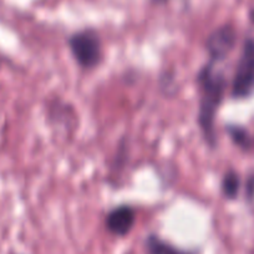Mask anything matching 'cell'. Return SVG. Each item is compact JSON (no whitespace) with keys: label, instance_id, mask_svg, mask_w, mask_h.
Listing matches in <instances>:
<instances>
[{"label":"cell","instance_id":"obj_9","mask_svg":"<svg viewBox=\"0 0 254 254\" xmlns=\"http://www.w3.org/2000/svg\"><path fill=\"white\" fill-rule=\"evenodd\" d=\"M247 197L249 199L254 198V175L251 176L247 182Z\"/></svg>","mask_w":254,"mask_h":254},{"label":"cell","instance_id":"obj_1","mask_svg":"<svg viewBox=\"0 0 254 254\" xmlns=\"http://www.w3.org/2000/svg\"><path fill=\"white\" fill-rule=\"evenodd\" d=\"M198 85V114L197 122L204 141L211 148L217 146L216 117L227 90L224 74L216 69V64L208 61L198 70L196 76Z\"/></svg>","mask_w":254,"mask_h":254},{"label":"cell","instance_id":"obj_7","mask_svg":"<svg viewBox=\"0 0 254 254\" xmlns=\"http://www.w3.org/2000/svg\"><path fill=\"white\" fill-rule=\"evenodd\" d=\"M241 188V178L236 171L231 170L223 176L221 183V190L227 199H236Z\"/></svg>","mask_w":254,"mask_h":254},{"label":"cell","instance_id":"obj_8","mask_svg":"<svg viewBox=\"0 0 254 254\" xmlns=\"http://www.w3.org/2000/svg\"><path fill=\"white\" fill-rule=\"evenodd\" d=\"M226 130L227 132H228L229 137L232 138V141H233L238 147L243 148V150H248L249 146L252 145V141L251 137H249L248 131H247L244 127L236 126V125H228Z\"/></svg>","mask_w":254,"mask_h":254},{"label":"cell","instance_id":"obj_5","mask_svg":"<svg viewBox=\"0 0 254 254\" xmlns=\"http://www.w3.org/2000/svg\"><path fill=\"white\" fill-rule=\"evenodd\" d=\"M136 223V211L128 204H121L112 208L105 217V227L109 233L116 237H125L132 231Z\"/></svg>","mask_w":254,"mask_h":254},{"label":"cell","instance_id":"obj_3","mask_svg":"<svg viewBox=\"0 0 254 254\" xmlns=\"http://www.w3.org/2000/svg\"><path fill=\"white\" fill-rule=\"evenodd\" d=\"M254 94V39H246L232 80V96L247 99Z\"/></svg>","mask_w":254,"mask_h":254},{"label":"cell","instance_id":"obj_6","mask_svg":"<svg viewBox=\"0 0 254 254\" xmlns=\"http://www.w3.org/2000/svg\"><path fill=\"white\" fill-rule=\"evenodd\" d=\"M146 254H193L190 252L183 251L165 241L157 234H150L145 239Z\"/></svg>","mask_w":254,"mask_h":254},{"label":"cell","instance_id":"obj_11","mask_svg":"<svg viewBox=\"0 0 254 254\" xmlns=\"http://www.w3.org/2000/svg\"><path fill=\"white\" fill-rule=\"evenodd\" d=\"M155 1H158V3H165V1H167V0H155Z\"/></svg>","mask_w":254,"mask_h":254},{"label":"cell","instance_id":"obj_4","mask_svg":"<svg viewBox=\"0 0 254 254\" xmlns=\"http://www.w3.org/2000/svg\"><path fill=\"white\" fill-rule=\"evenodd\" d=\"M237 43L236 29L229 24L214 29L206 39V50L209 61L213 64L223 61L233 51Z\"/></svg>","mask_w":254,"mask_h":254},{"label":"cell","instance_id":"obj_10","mask_svg":"<svg viewBox=\"0 0 254 254\" xmlns=\"http://www.w3.org/2000/svg\"><path fill=\"white\" fill-rule=\"evenodd\" d=\"M251 19H252V21H253V23H254V9L251 11Z\"/></svg>","mask_w":254,"mask_h":254},{"label":"cell","instance_id":"obj_2","mask_svg":"<svg viewBox=\"0 0 254 254\" xmlns=\"http://www.w3.org/2000/svg\"><path fill=\"white\" fill-rule=\"evenodd\" d=\"M70 53L79 66L85 70H92L101 64L102 43L99 34L94 29H82L67 39Z\"/></svg>","mask_w":254,"mask_h":254}]
</instances>
